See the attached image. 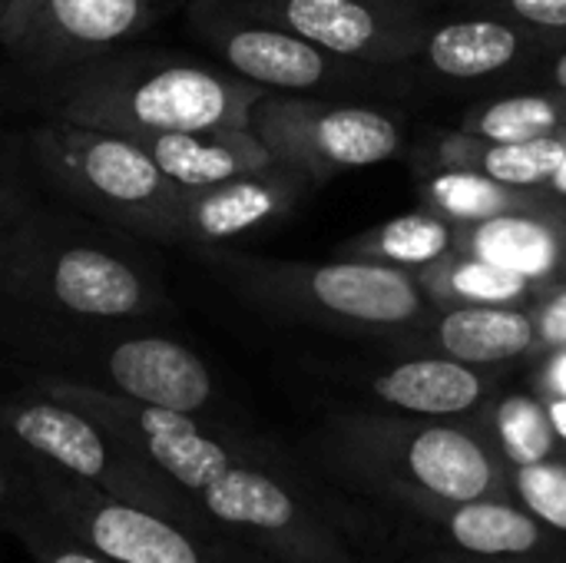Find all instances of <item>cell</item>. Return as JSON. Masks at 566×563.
<instances>
[{"label": "cell", "instance_id": "1", "mask_svg": "<svg viewBox=\"0 0 566 563\" xmlns=\"http://www.w3.org/2000/svg\"><path fill=\"white\" fill-rule=\"evenodd\" d=\"M36 392L93 415L176 481L212 524L279 563H361L342 508L318 494L295 468L235 438L212 418L66 385H43Z\"/></svg>", "mask_w": 566, "mask_h": 563}, {"label": "cell", "instance_id": "2", "mask_svg": "<svg viewBox=\"0 0 566 563\" xmlns=\"http://www.w3.org/2000/svg\"><path fill=\"white\" fill-rule=\"evenodd\" d=\"M156 319H50L0 309V378L66 385L209 418L219 388L209 365Z\"/></svg>", "mask_w": 566, "mask_h": 563}, {"label": "cell", "instance_id": "3", "mask_svg": "<svg viewBox=\"0 0 566 563\" xmlns=\"http://www.w3.org/2000/svg\"><path fill=\"white\" fill-rule=\"evenodd\" d=\"M43 116L126 136L252 129L262 86L156 50L119 46L60 70L27 73Z\"/></svg>", "mask_w": 566, "mask_h": 563}, {"label": "cell", "instance_id": "4", "mask_svg": "<svg viewBox=\"0 0 566 563\" xmlns=\"http://www.w3.org/2000/svg\"><path fill=\"white\" fill-rule=\"evenodd\" d=\"M133 236L46 199L0 265V309L50 319H156L172 299Z\"/></svg>", "mask_w": 566, "mask_h": 563}, {"label": "cell", "instance_id": "5", "mask_svg": "<svg viewBox=\"0 0 566 563\" xmlns=\"http://www.w3.org/2000/svg\"><path fill=\"white\" fill-rule=\"evenodd\" d=\"M332 471L395 514L411 504L514 498L507 458L481 435L441 421L348 418L325 438Z\"/></svg>", "mask_w": 566, "mask_h": 563}, {"label": "cell", "instance_id": "6", "mask_svg": "<svg viewBox=\"0 0 566 563\" xmlns=\"http://www.w3.org/2000/svg\"><path fill=\"white\" fill-rule=\"evenodd\" d=\"M40 183L83 216L133 239L182 246V199L139 139L43 116L23 133Z\"/></svg>", "mask_w": 566, "mask_h": 563}, {"label": "cell", "instance_id": "7", "mask_svg": "<svg viewBox=\"0 0 566 563\" xmlns=\"http://www.w3.org/2000/svg\"><path fill=\"white\" fill-rule=\"evenodd\" d=\"M0 431L36 461L166 521H209L196 501L93 415L27 385H0Z\"/></svg>", "mask_w": 566, "mask_h": 563}, {"label": "cell", "instance_id": "8", "mask_svg": "<svg viewBox=\"0 0 566 563\" xmlns=\"http://www.w3.org/2000/svg\"><path fill=\"white\" fill-rule=\"evenodd\" d=\"M33 498L116 563H279L212 521L179 524L116 501L33 458Z\"/></svg>", "mask_w": 566, "mask_h": 563}, {"label": "cell", "instance_id": "9", "mask_svg": "<svg viewBox=\"0 0 566 563\" xmlns=\"http://www.w3.org/2000/svg\"><path fill=\"white\" fill-rule=\"evenodd\" d=\"M209 262L245 302L269 312H315L375 329L411 325L424 312L418 279L388 262L275 265L212 249Z\"/></svg>", "mask_w": 566, "mask_h": 563}, {"label": "cell", "instance_id": "10", "mask_svg": "<svg viewBox=\"0 0 566 563\" xmlns=\"http://www.w3.org/2000/svg\"><path fill=\"white\" fill-rule=\"evenodd\" d=\"M176 0H7L0 46L23 73L60 70L129 46Z\"/></svg>", "mask_w": 566, "mask_h": 563}, {"label": "cell", "instance_id": "11", "mask_svg": "<svg viewBox=\"0 0 566 563\" xmlns=\"http://www.w3.org/2000/svg\"><path fill=\"white\" fill-rule=\"evenodd\" d=\"M252 133L279 163L302 176L375 166L401 146L395 119L371 106H318L269 96L252 106Z\"/></svg>", "mask_w": 566, "mask_h": 563}, {"label": "cell", "instance_id": "12", "mask_svg": "<svg viewBox=\"0 0 566 563\" xmlns=\"http://www.w3.org/2000/svg\"><path fill=\"white\" fill-rule=\"evenodd\" d=\"M189 23L235 76L262 90H315L335 76L332 53L292 30L242 13L229 0H192Z\"/></svg>", "mask_w": 566, "mask_h": 563}, {"label": "cell", "instance_id": "13", "mask_svg": "<svg viewBox=\"0 0 566 563\" xmlns=\"http://www.w3.org/2000/svg\"><path fill=\"white\" fill-rule=\"evenodd\" d=\"M401 518L438 534L434 548L468 557L566 563V534L531 514L514 498H478L461 504H411Z\"/></svg>", "mask_w": 566, "mask_h": 563}, {"label": "cell", "instance_id": "14", "mask_svg": "<svg viewBox=\"0 0 566 563\" xmlns=\"http://www.w3.org/2000/svg\"><path fill=\"white\" fill-rule=\"evenodd\" d=\"M242 13L305 37L332 56L395 60L415 46L418 30L371 10L361 0H229Z\"/></svg>", "mask_w": 566, "mask_h": 563}, {"label": "cell", "instance_id": "15", "mask_svg": "<svg viewBox=\"0 0 566 563\" xmlns=\"http://www.w3.org/2000/svg\"><path fill=\"white\" fill-rule=\"evenodd\" d=\"M305 186V176L285 163L206 186L186 189L182 199V242L186 246H222L232 242L292 209Z\"/></svg>", "mask_w": 566, "mask_h": 563}, {"label": "cell", "instance_id": "16", "mask_svg": "<svg viewBox=\"0 0 566 563\" xmlns=\"http://www.w3.org/2000/svg\"><path fill=\"white\" fill-rule=\"evenodd\" d=\"M156 159V166L182 189H206L255 169H265L275 153L252 129H199L133 136Z\"/></svg>", "mask_w": 566, "mask_h": 563}, {"label": "cell", "instance_id": "17", "mask_svg": "<svg viewBox=\"0 0 566 563\" xmlns=\"http://www.w3.org/2000/svg\"><path fill=\"white\" fill-rule=\"evenodd\" d=\"M371 392L408 415L421 418H454L468 415L484 402V378L474 365L441 358H408L371 382Z\"/></svg>", "mask_w": 566, "mask_h": 563}, {"label": "cell", "instance_id": "18", "mask_svg": "<svg viewBox=\"0 0 566 563\" xmlns=\"http://www.w3.org/2000/svg\"><path fill=\"white\" fill-rule=\"evenodd\" d=\"M464 242L471 256L511 269L531 282L554 275L566 259L564 226L537 212H517V209L474 222Z\"/></svg>", "mask_w": 566, "mask_h": 563}, {"label": "cell", "instance_id": "19", "mask_svg": "<svg viewBox=\"0 0 566 563\" xmlns=\"http://www.w3.org/2000/svg\"><path fill=\"white\" fill-rule=\"evenodd\" d=\"M537 322L527 312L504 305H461L434 329L441 355L474 368L527 355L537 345Z\"/></svg>", "mask_w": 566, "mask_h": 563}, {"label": "cell", "instance_id": "20", "mask_svg": "<svg viewBox=\"0 0 566 563\" xmlns=\"http://www.w3.org/2000/svg\"><path fill=\"white\" fill-rule=\"evenodd\" d=\"M428 63L451 80H478L521 56V33L501 20H458L438 27L424 43Z\"/></svg>", "mask_w": 566, "mask_h": 563}, {"label": "cell", "instance_id": "21", "mask_svg": "<svg viewBox=\"0 0 566 563\" xmlns=\"http://www.w3.org/2000/svg\"><path fill=\"white\" fill-rule=\"evenodd\" d=\"M0 534L17 538L33 563H116L36 504V498L0 511Z\"/></svg>", "mask_w": 566, "mask_h": 563}, {"label": "cell", "instance_id": "22", "mask_svg": "<svg viewBox=\"0 0 566 563\" xmlns=\"http://www.w3.org/2000/svg\"><path fill=\"white\" fill-rule=\"evenodd\" d=\"M566 159V139L560 133L524 139V143H491L481 156L478 166L484 176L497 179L501 186L511 189H527L551 183Z\"/></svg>", "mask_w": 566, "mask_h": 563}, {"label": "cell", "instance_id": "23", "mask_svg": "<svg viewBox=\"0 0 566 563\" xmlns=\"http://www.w3.org/2000/svg\"><path fill=\"white\" fill-rule=\"evenodd\" d=\"M40 202V176L30 163L27 139L17 133H0V265Z\"/></svg>", "mask_w": 566, "mask_h": 563}, {"label": "cell", "instance_id": "24", "mask_svg": "<svg viewBox=\"0 0 566 563\" xmlns=\"http://www.w3.org/2000/svg\"><path fill=\"white\" fill-rule=\"evenodd\" d=\"M428 199L434 202L438 212H444L454 222H481L497 212L517 209V196L511 186H501L497 179L484 173H441L428 186Z\"/></svg>", "mask_w": 566, "mask_h": 563}, {"label": "cell", "instance_id": "25", "mask_svg": "<svg viewBox=\"0 0 566 563\" xmlns=\"http://www.w3.org/2000/svg\"><path fill=\"white\" fill-rule=\"evenodd\" d=\"M451 242L454 239L444 219L428 212H411L381 226L375 242H368L365 249L385 256L395 265H434L448 256Z\"/></svg>", "mask_w": 566, "mask_h": 563}, {"label": "cell", "instance_id": "26", "mask_svg": "<svg viewBox=\"0 0 566 563\" xmlns=\"http://www.w3.org/2000/svg\"><path fill=\"white\" fill-rule=\"evenodd\" d=\"M560 119H564V110L547 96H507V100L491 103L478 116L474 129L478 136L491 143H524V139L557 133Z\"/></svg>", "mask_w": 566, "mask_h": 563}, {"label": "cell", "instance_id": "27", "mask_svg": "<svg viewBox=\"0 0 566 563\" xmlns=\"http://www.w3.org/2000/svg\"><path fill=\"white\" fill-rule=\"evenodd\" d=\"M441 289L454 299H464L471 305H507L531 292V279L501 269L494 262H484L478 256L458 259L441 272Z\"/></svg>", "mask_w": 566, "mask_h": 563}, {"label": "cell", "instance_id": "28", "mask_svg": "<svg viewBox=\"0 0 566 563\" xmlns=\"http://www.w3.org/2000/svg\"><path fill=\"white\" fill-rule=\"evenodd\" d=\"M497 441L507 465H527L551 458L554 428L547 411L531 398H507L497 411Z\"/></svg>", "mask_w": 566, "mask_h": 563}, {"label": "cell", "instance_id": "29", "mask_svg": "<svg viewBox=\"0 0 566 563\" xmlns=\"http://www.w3.org/2000/svg\"><path fill=\"white\" fill-rule=\"evenodd\" d=\"M514 501H521L531 514L547 521L551 528L566 534V465L544 458L527 465H507Z\"/></svg>", "mask_w": 566, "mask_h": 563}, {"label": "cell", "instance_id": "30", "mask_svg": "<svg viewBox=\"0 0 566 563\" xmlns=\"http://www.w3.org/2000/svg\"><path fill=\"white\" fill-rule=\"evenodd\" d=\"M30 468H33V455L20 451L13 441L0 445V511L33 501Z\"/></svg>", "mask_w": 566, "mask_h": 563}, {"label": "cell", "instance_id": "31", "mask_svg": "<svg viewBox=\"0 0 566 563\" xmlns=\"http://www.w3.org/2000/svg\"><path fill=\"white\" fill-rule=\"evenodd\" d=\"M507 10L517 13L524 23L566 30V0H507Z\"/></svg>", "mask_w": 566, "mask_h": 563}, {"label": "cell", "instance_id": "32", "mask_svg": "<svg viewBox=\"0 0 566 563\" xmlns=\"http://www.w3.org/2000/svg\"><path fill=\"white\" fill-rule=\"evenodd\" d=\"M541 332H544L551 342H566V295L560 302H554V305L547 309Z\"/></svg>", "mask_w": 566, "mask_h": 563}, {"label": "cell", "instance_id": "33", "mask_svg": "<svg viewBox=\"0 0 566 563\" xmlns=\"http://www.w3.org/2000/svg\"><path fill=\"white\" fill-rule=\"evenodd\" d=\"M418 563H524V561H491V557H468L458 551H444V548H431Z\"/></svg>", "mask_w": 566, "mask_h": 563}, {"label": "cell", "instance_id": "34", "mask_svg": "<svg viewBox=\"0 0 566 563\" xmlns=\"http://www.w3.org/2000/svg\"><path fill=\"white\" fill-rule=\"evenodd\" d=\"M547 418H551V428H554V435L557 438H564L566 441V398L564 395H551V402H547Z\"/></svg>", "mask_w": 566, "mask_h": 563}, {"label": "cell", "instance_id": "35", "mask_svg": "<svg viewBox=\"0 0 566 563\" xmlns=\"http://www.w3.org/2000/svg\"><path fill=\"white\" fill-rule=\"evenodd\" d=\"M547 385H551V395H564L566 398V352H560L547 372Z\"/></svg>", "mask_w": 566, "mask_h": 563}, {"label": "cell", "instance_id": "36", "mask_svg": "<svg viewBox=\"0 0 566 563\" xmlns=\"http://www.w3.org/2000/svg\"><path fill=\"white\" fill-rule=\"evenodd\" d=\"M554 86L566 93V50L557 56V63H554Z\"/></svg>", "mask_w": 566, "mask_h": 563}, {"label": "cell", "instance_id": "37", "mask_svg": "<svg viewBox=\"0 0 566 563\" xmlns=\"http://www.w3.org/2000/svg\"><path fill=\"white\" fill-rule=\"evenodd\" d=\"M551 183H554V189H557V192H564V196H566V159H564V166L557 169V176H554Z\"/></svg>", "mask_w": 566, "mask_h": 563}, {"label": "cell", "instance_id": "38", "mask_svg": "<svg viewBox=\"0 0 566 563\" xmlns=\"http://www.w3.org/2000/svg\"><path fill=\"white\" fill-rule=\"evenodd\" d=\"M7 441H10V438H7V435H3V431H0V445H7Z\"/></svg>", "mask_w": 566, "mask_h": 563}, {"label": "cell", "instance_id": "39", "mask_svg": "<svg viewBox=\"0 0 566 563\" xmlns=\"http://www.w3.org/2000/svg\"><path fill=\"white\" fill-rule=\"evenodd\" d=\"M3 7H7V0H0V13H3Z\"/></svg>", "mask_w": 566, "mask_h": 563}]
</instances>
